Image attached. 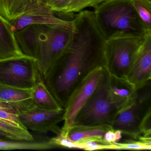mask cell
<instances>
[{
  "mask_svg": "<svg viewBox=\"0 0 151 151\" xmlns=\"http://www.w3.org/2000/svg\"><path fill=\"white\" fill-rule=\"evenodd\" d=\"M73 21L76 29L71 43L43 77L47 87L64 109L81 82L92 71L105 66L106 40L93 12L82 10Z\"/></svg>",
  "mask_w": 151,
  "mask_h": 151,
  "instance_id": "6da1fadb",
  "label": "cell"
},
{
  "mask_svg": "<svg viewBox=\"0 0 151 151\" xmlns=\"http://www.w3.org/2000/svg\"><path fill=\"white\" fill-rule=\"evenodd\" d=\"M93 13L106 40L126 37L143 38L151 32L139 16L131 0H106L94 8Z\"/></svg>",
  "mask_w": 151,
  "mask_h": 151,
  "instance_id": "7a4b0ae2",
  "label": "cell"
},
{
  "mask_svg": "<svg viewBox=\"0 0 151 151\" xmlns=\"http://www.w3.org/2000/svg\"><path fill=\"white\" fill-rule=\"evenodd\" d=\"M73 33L68 29L39 24L37 63L43 77L68 48Z\"/></svg>",
  "mask_w": 151,
  "mask_h": 151,
  "instance_id": "3957f363",
  "label": "cell"
},
{
  "mask_svg": "<svg viewBox=\"0 0 151 151\" xmlns=\"http://www.w3.org/2000/svg\"><path fill=\"white\" fill-rule=\"evenodd\" d=\"M106 76V70L100 83L78 114L73 126L110 124L118 110L109 95Z\"/></svg>",
  "mask_w": 151,
  "mask_h": 151,
  "instance_id": "277c9868",
  "label": "cell"
},
{
  "mask_svg": "<svg viewBox=\"0 0 151 151\" xmlns=\"http://www.w3.org/2000/svg\"><path fill=\"white\" fill-rule=\"evenodd\" d=\"M143 39L126 37L106 40L104 68L107 72L127 78L132 61Z\"/></svg>",
  "mask_w": 151,
  "mask_h": 151,
  "instance_id": "5b68a950",
  "label": "cell"
},
{
  "mask_svg": "<svg viewBox=\"0 0 151 151\" xmlns=\"http://www.w3.org/2000/svg\"><path fill=\"white\" fill-rule=\"evenodd\" d=\"M151 82L138 90L134 99L117 112L110 125L114 130L132 139H138L141 136L139 130L140 121L147 109L151 106Z\"/></svg>",
  "mask_w": 151,
  "mask_h": 151,
  "instance_id": "8992f818",
  "label": "cell"
},
{
  "mask_svg": "<svg viewBox=\"0 0 151 151\" xmlns=\"http://www.w3.org/2000/svg\"><path fill=\"white\" fill-rule=\"evenodd\" d=\"M40 76L37 60L24 55L0 60V85L32 89Z\"/></svg>",
  "mask_w": 151,
  "mask_h": 151,
  "instance_id": "52a82bcc",
  "label": "cell"
},
{
  "mask_svg": "<svg viewBox=\"0 0 151 151\" xmlns=\"http://www.w3.org/2000/svg\"><path fill=\"white\" fill-rule=\"evenodd\" d=\"M106 70L100 67L89 74L78 86L68 101L65 108L63 126L60 133L67 135L73 126L78 114L86 104L104 77Z\"/></svg>",
  "mask_w": 151,
  "mask_h": 151,
  "instance_id": "ba28073f",
  "label": "cell"
},
{
  "mask_svg": "<svg viewBox=\"0 0 151 151\" xmlns=\"http://www.w3.org/2000/svg\"><path fill=\"white\" fill-rule=\"evenodd\" d=\"M14 32L31 24H42L64 28L74 31L76 27L72 21L61 19L43 1L38 0L22 15L10 22Z\"/></svg>",
  "mask_w": 151,
  "mask_h": 151,
  "instance_id": "9c48e42d",
  "label": "cell"
},
{
  "mask_svg": "<svg viewBox=\"0 0 151 151\" xmlns=\"http://www.w3.org/2000/svg\"><path fill=\"white\" fill-rule=\"evenodd\" d=\"M65 109L58 110H46L36 108L19 115L23 125L38 134H45L49 132L58 135L61 128L58 124L63 121Z\"/></svg>",
  "mask_w": 151,
  "mask_h": 151,
  "instance_id": "30bf717a",
  "label": "cell"
},
{
  "mask_svg": "<svg viewBox=\"0 0 151 151\" xmlns=\"http://www.w3.org/2000/svg\"><path fill=\"white\" fill-rule=\"evenodd\" d=\"M127 79L137 90L151 80V32L143 39L132 63Z\"/></svg>",
  "mask_w": 151,
  "mask_h": 151,
  "instance_id": "8fae6325",
  "label": "cell"
},
{
  "mask_svg": "<svg viewBox=\"0 0 151 151\" xmlns=\"http://www.w3.org/2000/svg\"><path fill=\"white\" fill-rule=\"evenodd\" d=\"M106 86L110 100L118 111L129 104L137 94L138 90L127 78L111 75L107 72Z\"/></svg>",
  "mask_w": 151,
  "mask_h": 151,
  "instance_id": "7c38bea8",
  "label": "cell"
},
{
  "mask_svg": "<svg viewBox=\"0 0 151 151\" xmlns=\"http://www.w3.org/2000/svg\"><path fill=\"white\" fill-rule=\"evenodd\" d=\"M32 89L0 85V101L14 108L19 115L24 114L37 108L32 100Z\"/></svg>",
  "mask_w": 151,
  "mask_h": 151,
  "instance_id": "4fadbf2b",
  "label": "cell"
},
{
  "mask_svg": "<svg viewBox=\"0 0 151 151\" xmlns=\"http://www.w3.org/2000/svg\"><path fill=\"white\" fill-rule=\"evenodd\" d=\"M10 22L0 16V60L23 56Z\"/></svg>",
  "mask_w": 151,
  "mask_h": 151,
  "instance_id": "5bb4252c",
  "label": "cell"
},
{
  "mask_svg": "<svg viewBox=\"0 0 151 151\" xmlns=\"http://www.w3.org/2000/svg\"><path fill=\"white\" fill-rule=\"evenodd\" d=\"M114 129L109 124L89 126L74 125L69 131L67 136L72 141L81 142L94 141L105 144L103 138L107 131Z\"/></svg>",
  "mask_w": 151,
  "mask_h": 151,
  "instance_id": "9a60e30c",
  "label": "cell"
},
{
  "mask_svg": "<svg viewBox=\"0 0 151 151\" xmlns=\"http://www.w3.org/2000/svg\"><path fill=\"white\" fill-rule=\"evenodd\" d=\"M39 24H31L15 32L18 45L23 53L37 60Z\"/></svg>",
  "mask_w": 151,
  "mask_h": 151,
  "instance_id": "2e32d148",
  "label": "cell"
},
{
  "mask_svg": "<svg viewBox=\"0 0 151 151\" xmlns=\"http://www.w3.org/2000/svg\"><path fill=\"white\" fill-rule=\"evenodd\" d=\"M56 148L52 143L50 138L43 137L31 141L0 139V150H44Z\"/></svg>",
  "mask_w": 151,
  "mask_h": 151,
  "instance_id": "e0dca14e",
  "label": "cell"
},
{
  "mask_svg": "<svg viewBox=\"0 0 151 151\" xmlns=\"http://www.w3.org/2000/svg\"><path fill=\"white\" fill-rule=\"evenodd\" d=\"M32 99L37 107L46 110L63 108L50 92L43 80H39L32 89Z\"/></svg>",
  "mask_w": 151,
  "mask_h": 151,
  "instance_id": "ac0fdd59",
  "label": "cell"
},
{
  "mask_svg": "<svg viewBox=\"0 0 151 151\" xmlns=\"http://www.w3.org/2000/svg\"><path fill=\"white\" fill-rule=\"evenodd\" d=\"M38 0H0V16L9 22L15 20Z\"/></svg>",
  "mask_w": 151,
  "mask_h": 151,
  "instance_id": "d6986e66",
  "label": "cell"
},
{
  "mask_svg": "<svg viewBox=\"0 0 151 151\" xmlns=\"http://www.w3.org/2000/svg\"><path fill=\"white\" fill-rule=\"evenodd\" d=\"M0 139L31 141L35 137L26 129L16 127L0 120Z\"/></svg>",
  "mask_w": 151,
  "mask_h": 151,
  "instance_id": "ffe728a7",
  "label": "cell"
},
{
  "mask_svg": "<svg viewBox=\"0 0 151 151\" xmlns=\"http://www.w3.org/2000/svg\"><path fill=\"white\" fill-rule=\"evenodd\" d=\"M19 113L9 104L0 101V120L16 127L26 129L20 121Z\"/></svg>",
  "mask_w": 151,
  "mask_h": 151,
  "instance_id": "44dd1931",
  "label": "cell"
},
{
  "mask_svg": "<svg viewBox=\"0 0 151 151\" xmlns=\"http://www.w3.org/2000/svg\"><path fill=\"white\" fill-rule=\"evenodd\" d=\"M132 5L148 30H151V2L147 0H131Z\"/></svg>",
  "mask_w": 151,
  "mask_h": 151,
  "instance_id": "7402d4cb",
  "label": "cell"
},
{
  "mask_svg": "<svg viewBox=\"0 0 151 151\" xmlns=\"http://www.w3.org/2000/svg\"><path fill=\"white\" fill-rule=\"evenodd\" d=\"M106 0H71L62 14L78 12L89 7L95 8Z\"/></svg>",
  "mask_w": 151,
  "mask_h": 151,
  "instance_id": "603a6c76",
  "label": "cell"
},
{
  "mask_svg": "<svg viewBox=\"0 0 151 151\" xmlns=\"http://www.w3.org/2000/svg\"><path fill=\"white\" fill-rule=\"evenodd\" d=\"M76 148L83 149L86 151L99 150H119V147L115 144H105L94 141L84 142H76Z\"/></svg>",
  "mask_w": 151,
  "mask_h": 151,
  "instance_id": "cb8c5ba5",
  "label": "cell"
},
{
  "mask_svg": "<svg viewBox=\"0 0 151 151\" xmlns=\"http://www.w3.org/2000/svg\"><path fill=\"white\" fill-rule=\"evenodd\" d=\"M116 144L119 147V150H150L151 144L145 143L139 139H130L122 143L117 142Z\"/></svg>",
  "mask_w": 151,
  "mask_h": 151,
  "instance_id": "d4e9b609",
  "label": "cell"
},
{
  "mask_svg": "<svg viewBox=\"0 0 151 151\" xmlns=\"http://www.w3.org/2000/svg\"><path fill=\"white\" fill-rule=\"evenodd\" d=\"M139 130L141 136L151 137V106L147 109L141 119Z\"/></svg>",
  "mask_w": 151,
  "mask_h": 151,
  "instance_id": "484cf974",
  "label": "cell"
},
{
  "mask_svg": "<svg viewBox=\"0 0 151 151\" xmlns=\"http://www.w3.org/2000/svg\"><path fill=\"white\" fill-rule=\"evenodd\" d=\"M71 0H43L55 13H62Z\"/></svg>",
  "mask_w": 151,
  "mask_h": 151,
  "instance_id": "4316f807",
  "label": "cell"
},
{
  "mask_svg": "<svg viewBox=\"0 0 151 151\" xmlns=\"http://www.w3.org/2000/svg\"><path fill=\"white\" fill-rule=\"evenodd\" d=\"M122 132L114 129L107 131L105 133L103 140L106 144H112L118 142L122 138Z\"/></svg>",
  "mask_w": 151,
  "mask_h": 151,
  "instance_id": "83f0119b",
  "label": "cell"
},
{
  "mask_svg": "<svg viewBox=\"0 0 151 151\" xmlns=\"http://www.w3.org/2000/svg\"><path fill=\"white\" fill-rule=\"evenodd\" d=\"M147 1H150V2H151V0H147Z\"/></svg>",
  "mask_w": 151,
  "mask_h": 151,
  "instance_id": "f1b7e54d",
  "label": "cell"
}]
</instances>
